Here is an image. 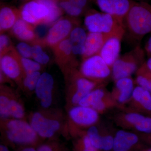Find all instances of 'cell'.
Returning <instances> with one entry per match:
<instances>
[{"instance_id": "3", "label": "cell", "mask_w": 151, "mask_h": 151, "mask_svg": "<svg viewBox=\"0 0 151 151\" xmlns=\"http://www.w3.org/2000/svg\"><path fill=\"white\" fill-rule=\"evenodd\" d=\"M144 57L145 52L139 45L119 57L112 66L114 78L117 81L121 78L129 77L137 70L138 63L143 60Z\"/></svg>"}, {"instance_id": "24", "label": "cell", "mask_w": 151, "mask_h": 151, "mask_svg": "<svg viewBox=\"0 0 151 151\" xmlns=\"http://www.w3.org/2000/svg\"><path fill=\"white\" fill-rule=\"evenodd\" d=\"M104 92L100 89L91 91L83 98L78 103L79 105L92 108V106L103 99Z\"/></svg>"}, {"instance_id": "39", "label": "cell", "mask_w": 151, "mask_h": 151, "mask_svg": "<svg viewBox=\"0 0 151 151\" xmlns=\"http://www.w3.org/2000/svg\"><path fill=\"white\" fill-rule=\"evenodd\" d=\"M37 151H52V150L49 146L42 145L39 148Z\"/></svg>"}, {"instance_id": "13", "label": "cell", "mask_w": 151, "mask_h": 151, "mask_svg": "<svg viewBox=\"0 0 151 151\" xmlns=\"http://www.w3.org/2000/svg\"><path fill=\"white\" fill-rule=\"evenodd\" d=\"M121 40L115 37L110 38L106 41L98 53L109 66H113L119 58Z\"/></svg>"}, {"instance_id": "17", "label": "cell", "mask_w": 151, "mask_h": 151, "mask_svg": "<svg viewBox=\"0 0 151 151\" xmlns=\"http://www.w3.org/2000/svg\"><path fill=\"white\" fill-rule=\"evenodd\" d=\"M20 17L19 10L9 6H1L0 9L1 32L12 29L18 19Z\"/></svg>"}, {"instance_id": "31", "label": "cell", "mask_w": 151, "mask_h": 151, "mask_svg": "<svg viewBox=\"0 0 151 151\" xmlns=\"http://www.w3.org/2000/svg\"><path fill=\"white\" fill-rule=\"evenodd\" d=\"M9 37L4 34L0 36V53L1 55L5 54L12 49Z\"/></svg>"}, {"instance_id": "11", "label": "cell", "mask_w": 151, "mask_h": 151, "mask_svg": "<svg viewBox=\"0 0 151 151\" xmlns=\"http://www.w3.org/2000/svg\"><path fill=\"white\" fill-rule=\"evenodd\" d=\"M111 37H112L105 34L89 32L86 37L83 58L85 60L98 54L106 41Z\"/></svg>"}, {"instance_id": "16", "label": "cell", "mask_w": 151, "mask_h": 151, "mask_svg": "<svg viewBox=\"0 0 151 151\" xmlns=\"http://www.w3.org/2000/svg\"><path fill=\"white\" fill-rule=\"evenodd\" d=\"M138 141L137 136L134 134L119 131L114 139V151H128Z\"/></svg>"}, {"instance_id": "23", "label": "cell", "mask_w": 151, "mask_h": 151, "mask_svg": "<svg viewBox=\"0 0 151 151\" xmlns=\"http://www.w3.org/2000/svg\"><path fill=\"white\" fill-rule=\"evenodd\" d=\"M58 4L63 12L71 17H78L86 12L68 0H59Z\"/></svg>"}, {"instance_id": "45", "label": "cell", "mask_w": 151, "mask_h": 151, "mask_svg": "<svg viewBox=\"0 0 151 151\" xmlns=\"http://www.w3.org/2000/svg\"><path fill=\"white\" fill-rule=\"evenodd\" d=\"M20 1H31V0H20Z\"/></svg>"}, {"instance_id": "42", "label": "cell", "mask_w": 151, "mask_h": 151, "mask_svg": "<svg viewBox=\"0 0 151 151\" xmlns=\"http://www.w3.org/2000/svg\"><path fill=\"white\" fill-rule=\"evenodd\" d=\"M22 151H36L35 150L32 148H27L24 149Z\"/></svg>"}, {"instance_id": "19", "label": "cell", "mask_w": 151, "mask_h": 151, "mask_svg": "<svg viewBox=\"0 0 151 151\" xmlns=\"http://www.w3.org/2000/svg\"><path fill=\"white\" fill-rule=\"evenodd\" d=\"M95 84L93 81L85 78H80L76 81L77 91L73 95L72 102L73 104H78L80 101L94 88Z\"/></svg>"}, {"instance_id": "33", "label": "cell", "mask_w": 151, "mask_h": 151, "mask_svg": "<svg viewBox=\"0 0 151 151\" xmlns=\"http://www.w3.org/2000/svg\"><path fill=\"white\" fill-rule=\"evenodd\" d=\"M150 78H149L146 76L139 75L137 77V83L139 84V86L149 91L150 84Z\"/></svg>"}, {"instance_id": "34", "label": "cell", "mask_w": 151, "mask_h": 151, "mask_svg": "<svg viewBox=\"0 0 151 151\" xmlns=\"http://www.w3.org/2000/svg\"><path fill=\"white\" fill-rule=\"evenodd\" d=\"M142 116L143 115L139 113H129L126 116V119L127 122L135 126L137 124Z\"/></svg>"}, {"instance_id": "22", "label": "cell", "mask_w": 151, "mask_h": 151, "mask_svg": "<svg viewBox=\"0 0 151 151\" xmlns=\"http://www.w3.org/2000/svg\"><path fill=\"white\" fill-rule=\"evenodd\" d=\"M132 96L134 100L149 111H151V93L148 90L140 86L136 87L133 90Z\"/></svg>"}, {"instance_id": "37", "label": "cell", "mask_w": 151, "mask_h": 151, "mask_svg": "<svg viewBox=\"0 0 151 151\" xmlns=\"http://www.w3.org/2000/svg\"><path fill=\"white\" fill-rule=\"evenodd\" d=\"M105 108V103L103 102V100L99 101L92 107V108L96 110V111H102Z\"/></svg>"}, {"instance_id": "32", "label": "cell", "mask_w": 151, "mask_h": 151, "mask_svg": "<svg viewBox=\"0 0 151 151\" xmlns=\"http://www.w3.org/2000/svg\"><path fill=\"white\" fill-rule=\"evenodd\" d=\"M114 143V139L111 136L102 137L101 150L105 151H109L113 148Z\"/></svg>"}, {"instance_id": "30", "label": "cell", "mask_w": 151, "mask_h": 151, "mask_svg": "<svg viewBox=\"0 0 151 151\" xmlns=\"http://www.w3.org/2000/svg\"><path fill=\"white\" fill-rule=\"evenodd\" d=\"M134 126L136 129L139 132L145 133H151V118L143 116Z\"/></svg>"}, {"instance_id": "21", "label": "cell", "mask_w": 151, "mask_h": 151, "mask_svg": "<svg viewBox=\"0 0 151 151\" xmlns=\"http://www.w3.org/2000/svg\"><path fill=\"white\" fill-rule=\"evenodd\" d=\"M53 48L55 57L60 61H66L75 55L68 38L63 40Z\"/></svg>"}, {"instance_id": "46", "label": "cell", "mask_w": 151, "mask_h": 151, "mask_svg": "<svg viewBox=\"0 0 151 151\" xmlns=\"http://www.w3.org/2000/svg\"><path fill=\"white\" fill-rule=\"evenodd\" d=\"M147 151H151V150H148Z\"/></svg>"}, {"instance_id": "29", "label": "cell", "mask_w": 151, "mask_h": 151, "mask_svg": "<svg viewBox=\"0 0 151 151\" xmlns=\"http://www.w3.org/2000/svg\"><path fill=\"white\" fill-rule=\"evenodd\" d=\"M17 51L20 56L24 58H32V46L25 42H22L17 45Z\"/></svg>"}, {"instance_id": "26", "label": "cell", "mask_w": 151, "mask_h": 151, "mask_svg": "<svg viewBox=\"0 0 151 151\" xmlns=\"http://www.w3.org/2000/svg\"><path fill=\"white\" fill-rule=\"evenodd\" d=\"M20 62L23 70L26 74L39 71L40 70V64L31 58H24L20 56Z\"/></svg>"}, {"instance_id": "2", "label": "cell", "mask_w": 151, "mask_h": 151, "mask_svg": "<svg viewBox=\"0 0 151 151\" xmlns=\"http://www.w3.org/2000/svg\"><path fill=\"white\" fill-rule=\"evenodd\" d=\"M84 24L89 32L101 33L122 40L125 35L123 21L116 16L94 9L85 12Z\"/></svg>"}, {"instance_id": "1", "label": "cell", "mask_w": 151, "mask_h": 151, "mask_svg": "<svg viewBox=\"0 0 151 151\" xmlns=\"http://www.w3.org/2000/svg\"><path fill=\"white\" fill-rule=\"evenodd\" d=\"M125 35L130 42L139 46L145 36L151 34V4L134 1L124 17Z\"/></svg>"}, {"instance_id": "18", "label": "cell", "mask_w": 151, "mask_h": 151, "mask_svg": "<svg viewBox=\"0 0 151 151\" xmlns=\"http://www.w3.org/2000/svg\"><path fill=\"white\" fill-rule=\"evenodd\" d=\"M87 35L85 30L79 26L76 27L70 32L68 39L74 55L82 56L84 54Z\"/></svg>"}, {"instance_id": "38", "label": "cell", "mask_w": 151, "mask_h": 151, "mask_svg": "<svg viewBox=\"0 0 151 151\" xmlns=\"http://www.w3.org/2000/svg\"><path fill=\"white\" fill-rule=\"evenodd\" d=\"M145 50L147 54L150 57H151V35L147 41L146 42L145 46Z\"/></svg>"}, {"instance_id": "4", "label": "cell", "mask_w": 151, "mask_h": 151, "mask_svg": "<svg viewBox=\"0 0 151 151\" xmlns=\"http://www.w3.org/2000/svg\"><path fill=\"white\" fill-rule=\"evenodd\" d=\"M6 134L9 139L13 142L27 144L32 142L37 138L36 132L30 124L21 119L11 120L7 124Z\"/></svg>"}, {"instance_id": "6", "label": "cell", "mask_w": 151, "mask_h": 151, "mask_svg": "<svg viewBox=\"0 0 151 151\" xmlns=\"http://www.w3.org/2000/svg\"><path fill=\"white\" fill-rule=\"evenodd\" d=\"M81 70L85 77L97 79L107 78L111 73L109 66L99 54L84 60L81 65Z\"/></svg>"}, {"instance_id": "36", "label": "cell", "mask_w": 151, "mask_h": 151, "mask_svg": "<svg viewBox=\"0 0 151 151\" xmlns=\"http://www.w3.org/2000/svg\"><path fill=\"white\" fill-rule=\"evenodd\" d=\"M84 151H96V148L92 145L89 140L88 136H86L84 138Z\"/></svg>"}, {"instance_id": "40", "label": "cell", "mask_w": 151, "mask_h": 151, "mask_svg": "<svg viewBox=\"0 0 151 151\" xmlns=\"http://www.w3.org/2000/svg\"><path fill=\"white\" fill-rule=\"evenodd\" d=\"M146 66L150 71H151V57L149 58L148 60L146 63Z\"/></svg>"}, {"instance_id": "25", "label": "cell", "mask_w": 151, "mask_h": 151, "mask_svg": "<svg viewBox=\"0 0 151 151\" xmlns=\"http://www.w3.org/2000/svg\"><path fill=\"white\" fill-rule=\"evenodd\" d=\"M32 58L40 64H46L50 60V57L42 49L41 45L37 42L32 46Z\"/></svg>"}, {"instance_id": "12", "label": "cell", "mask_w": 151, "mask_h": 151, "mask_svg": "<svg viewBox=\"0 0 151 151\" xmlns=\"http://www.w3.org/2000/svg\"><path fill=\"white\" fill-rule=\"evenodd\" d=\"M69 116L75 123L83 126L94 124L98 118L96 110L91 107L80 105L72 108L69 112Z\"/></svg>"}, {"instance_id": "41", "label": "cell", "mask_w": 151, "mask_h": 151, "mask_svg": "<svg viewBox=\"0 0 151 151\" xmlns=\"http://www.w3.org/2000/svg\"><path fill=\"white\" fill-rule=\"evenodd\" d=\"M0 151H9L5 146L1 145L0 146Z\"/></svg>"}, {"instance_id": "7", "label": "cell", "mask_w": 151, "mask_h": 151, "mask_svg": "<svg viewBox=\"0 0 151 151\" xmlns=\"http://www.w3.org/2000/svg\"><path fill=\"white\" fill-rule=\"evenodd\" d=\"M1 68L3 73L9 78L17 79L20 76L23 69L20 62V56L16 50L1 56Z\"/></svg>"}, {"instance_id": "10", "label": "cell", "mask_w": 151, "mask_h": 151, "mask_svg": "<svg viewBox=\"0 0 151 151\" xmlns=\"http://www.w3.org/2000/svg\"><path fill=\"white\" fill-rule=\"evenodd\" d=\"M53 85L54 79L51 74L47 72L41 74L35 90L43 108H48L51 105Z\"/></svg>"}, {"instance_id": "8", "label": "cell", "mask_w": 151, "mask_h": 151, "mask_svg": "<svg viewBox=\"0 0 151 151\" xmlns=\"http://www.w3.org/2000/svg\"><path fill=\"white\" fill-rule=\"evenodd\" d=\"M30 125L37 134L45 138L52 137L60 127L58 121L47 119L38 112L32 115Z\"/></svg>"}, {"instance_id": "27", "label": "cell", "mask_w": 151, "mask_h": 151, "mask_svg": "<svg viewBox=\"0 0 151 151\" xmlns=\"http://www.w3.org/2000/svg\"><path fill=\"white\" fill-rule=\"evenodd\" d=\"M41 74L40 71L26 74L23 81V84L25 87L30 91L35 90Z\"/></svg>"}, {"instance_id": "44", "label": "cell", "mask_w": 151, "mask_h": 151, "mask_svg": "<svg viewBox=\"0 0 151 151\" xmlns=\"http://www.w3.org/2000/svg\"><path fill=\"white\" fill-rule=\"evenodd\" d=\"M150 89H149V91H150V92L151 93V78H150Z\"/></svg>"}, {"instance_id": "14", "label": "cell", "mask_w": 151, "mask_h": 151, "mask_svg": "<svg viewBox=\"0 0 151 151\" xmlns=\"http://www.w3.org/2000/svg\"><path fill=\"white\" fill-rule=\"evenodd\" d=\"M0 115L4 119L12 117L15 119H21L24 116V109L16 100L9 99L5 95H1Z\"/></svg>"}, {"instance_id": "15", "label": "cell", "mask_w": 151, "mask_h": 151, "mask_svg": "<svg viewBox=\"0 0 151 151\" xmlns=\"http://www.w3.org/2000/svg\"><path fill=\"white\" fill-rule=\"evenodd\" d=\"M32 25L19 18L12 28V32L16 37L23 42L35 41L37 36Z\"/></svg>"}, {"instance_id": "9", "label": "cell", "mask_w": 151, "mask_h": 151, "mask_svg": "<svg viewBox=\"0 0 151 151\" xmlns=\"http://www.w3.org/2000/svg\"><path fill=\"white\" fill-rule=\"evenodd\" d=\"M134 1L133 0H96V4L103 12L123 20Z\"/></svg>"}, {"instance_id": "35", "label": "cell", "mask_w": 151, "mask_h": 151, "mask_svg": "<svg viewBox=\"0 0 151 151\" xmlns=\"http://www.w3.org/2000/svg\"><path fill=\"white\" fill-rule=\"evenodd\" d=\"M75 4L79 7L87 11V7L89 5V0H68Z\"/></svg>"}, {"instance_id": "20", "label": "cell", "mask_w": 151, "mask_h": 151, "mask_svg": "<svg viewBox=\"0 0 151 151\" xmlns=\"http://www.w3.org/2000/svg\"><path fill=\"white\" fill-rule=\"evenodd\" d=\"M116 86L120 92L119 102L124 103L129 100L134 90V84L132 79L129 77L119 79L116 81Z\"/></svg>"}, {"instance_id": "5", "label": "cell", "mask_w": 151, "mask_h": 151, "mask_svg": "<svg viewBox=\"0 0 151 151\" xmlns=\"http://www.w3.org/2000/svg\"><path fill=\"white\" fill-rule=\"evenodd\" d=\"M60 18L52 24L43 40V43L53 48L68 38L73 27V19Z\"/></svg>"}, {"instance_id": "28", "label": "cell", "mask_w": 151, "mask_h": 151, "mask_svg": "<svg viewBox=\"0 0 151 151\" xmlns=\"http://www.w3.org/2000/svg\"><path fill=\"white\" fill-rule=\"evenodd\" d=\"M87 136L92 145L96 149H101L102 137L99 134L97 128L95 127H90L87 132Z\"/></svg>"}, {"instance_id": "43", "label": "cell", "mask_w": 151, "mask_h": 151, "mask_svg": "<svg viewBox=\"0 0 151 151\" xmlns=\"http://www.w3.org/2000/svg\"><path fill=\"white\" fill-rule=\"evenodd\" d=\"M134 1H146L147 0H133Z\"/></svg>"}]
</instances>
